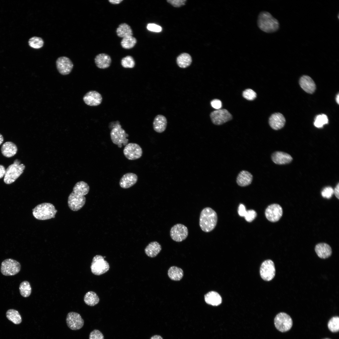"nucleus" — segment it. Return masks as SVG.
<instances>
[{
    "label": "nucleus",
    "mask_w": 339,
    "mask_h": 339,
    "mask_svg": "<svg viewBox=\"0 0 339 339\" xmlns=\"http://www.w3.org/2000/svg\"><path fill=\"white\" fill-rule=\"evenodd\" d=\"M89 190V185L84 181L77 182L73 188V191L68 198V205L72 210L76 211L81 209L84 205L87 195Z\"/></svg>",
    "instance_id": "1"
},
{
    "label": "nucleus",
    "mask_w": 339,
    "mask_h": 339,
    "mask_svg": "<svg viewBox=\"0 0 339 339\" xmlns=\"http://www.w3.org/2000/svg\"><path fill=\"white\" fill-rule=\"evenodd\" d=\"M218 221L216 212L210 207L203 208L201 211L199 218V224L201 229L208 233L215 227Z\"/></svg>",
    "instance_id": "2"
},
{
    "label": "nucleus",
    "mask_w": 339,
    "mask_h": 339,
    "mask_svg": "<svg viewBox=\"0 0 339 339\" xmlns=\"http://www.w3.org/2000/svg\"><path fill=\"white\" fill-rule=\"evenodd\" d=\"M257 24L261 30L267 33L275 32L279 28V24L277 20L266 11L260 13L258 17Z\"/></svg>",
    "instance_id": "3"
},
{
    "label": "nucleus",
    "mask_w": 339,
    "mask_h": 339,
    "mask_svg": "<svg viewBox=\"0 0 339 339\" xmlns=\"http://www.w3.org/2000/svg\"><path fill=\"white\" fill-rule=\"evenodd\" d=\"M32 211L34 217L39 220H46L54 218L57 212L53 205L46 202L37 205Z\"/></svg>",
    "instance_id": "4"
},
{
    "label": "nucleus",
    "mask_w": 339,
    "mask_h": 339,
    "mask_svg": "<svg viewBox=\"0 0 339 339\" xmlns=\"http://www.w3.org/2000/svg\"><path fill=\"white\" fill-rule=\"evenodd\" d=\"M18 159L14 160L13 164L9 165L6 170L4 181L9 184L14 182L23 173L25 166Z\"/></svg>",
    "instance_id": "5"
},
{
    "label": "nucleus",
    "mask_w": 339,
    "mask_h": 339,
    "mask_svg": "<svg viewBox=\"0 0 339 339\" xmlns=\"http://www.w3.org/2000/svg\"><path fill=\"white\" fill-rule=\"evenodd\" d=\"M129 135L126 133L125 130L121 128L119 123H117L112 129L110 132V136L112 143L117 145L121 148L122 144L126 146L128 144V139L126 138Z\"/></svg>",
    "instance_id": "6"
},
{
    "label": "nucleus",
    "mask_w": 339,
    "mask_h": 339,
    "mask_svg": "<svg viewBox=\"0 0 339 339\" xmlns=\"http://www.w3.org/2000/svg\"><path fill=\"white\" fill-rule=\"evenodd\" d=\"M91 271L94 274L100 275L107 272L109 269L108 263L101 255H97L93 258L90 266Z\"/></svg>",
    "instance_id": "7"
},
{
    "label": "nucleus",
    "mask_w": 339,
    "mask_h": 339,
    "mask_svg": "<svg viewBox=\"0 0 339 339\" xmlns=\"http://www.w3.org/2000/svg\"><path fill=\"white\" fill-rule=\"evenodd\" d=\"M21 269L20 263L12 259H7L3 260L1 266V272L6 276L14 275L18 273Z\"/></svg>",
    "instance_id": "8"
},
{
    "label": "nucleus",
    "mask_w": 339,
    "mask_h": 339,
    "mask_svg": "<svg viewBox=\"0 0 339 339\" xmlns=\"http://www.w3.org/2000/svg\"><path fill=\"white\" fill-rule=\"evenodd\" d=\"M274 323L277 329L281 332L289 331L293 325L291 317L284 312L280 313L276 315L274 319Z\"/></svg>",
    "instance_id": "9"
},
{
    "label": "nucleus",
    "mask_w": 339,
    "mask_h": 339,
    "mask_svg": "<svg viewBox=\"0 0 339 339\" xmlns=\"http://www.w3.org/2000/svg\"><path fill=\"white\" fill-rule=\"evenodd\" d=\"M170 236L174 241L177 242H181L187 237L188 231L187 227L185 225L177 223L171 228L170 232Z\"/></svg>",
    "instance_id": "10"
},
{
    "label": "nucleus",
    "mask_w": 339,
    "mask_h": 339,
    "mask_svg": "<svg viewBox=\"0 0 339 339\" xmlns=\"http://www.w3.org/2000/svg\"><path fill=\"white\" fill-rule=\"evenodd\" d=\"M260 274L262 278L266 281H270L274 277L275 268L273 261L267 260L263 261L260 268Z\"/></svg>",
    "instance_id": "11"
},
{
    "label": "nucleus",
    "mask_w": 339,
    "mask_h": 339,
    "mask_svg": "<svg viewBox=\"0 0 339 339\" xmlns=\"http://www.w3.org/2000/svg\"><path fill=\"white\" fill-rule=\"evenodd\" d=\"M125 157L128 159L134 160L140 158L142 156L143 150L137 144L129 143L125 147L123 150Z\"/></svg>",
    "instance_id": "12"
},
{
    "label": "nucleus",
    "mask_w": 339,
    "mask_h": 339,
    "mask_svg": "<svg viewBox=\"0 0 339 339\" xmlns=\"http://www.w3.org/2000/svg\"><path fill=\"white\" fill-rule=\"evenodd\" d=\"M210 117L213 123L216 125H221L232 118V115L225 109H220L212 112Z\"/></svg>",
    "instance_id": "13"
},
{
    "label": "nucleus",
    "mask_w": 339,
    "mask_h": 339,
    "mask_svg": "<svg viewBox=\"0 0 339 339\" xmlns=\"http://www.w3.org/2000/svg\"><path fill=\"white\" fill-rule=\"evenodd\" d=\"M283 211L282 207L277 204H273L268 206L265 211L266 218L269 221L275 222L282 217Z\"/></svg>",
    "instance_id": "14"
},
{
    "label": "nucleus",
    "mask_w": 339,
    "mask_h": 339,
    "mask_svg": "<svg viewBox=\"0 0 339 339\" xmlns=\"http://www.w3.org/2000/svg\"><path fill=\"white\" fill-rule=\"evenodd\" d=\"M66 321L68 327L73 330H79L84 324V320L78 313L71 312L67 314Z\"/></svg>",
    "instance_id": "15"
},
{
    "label": "nucleus",
    "mask_w": 339,
    "mask_h": 339,
    "mask_svg": "<svg viewBox=\"0 0 339 339\" xmlns=\"http://www.w3.org/2000/svg\"><path fill=\"white\" fill-rule=\"evenodd\" d=\"M56 65L58 72L62 75L69 74L73 66L71 60L68 57L65 56L58 57L56 60Z\"/></svg>",
    "instance_id": "16"
},
{
    "label": "nucleus",
    "mask_w": 339,
    "mask_h": 339,
    "mask_svg": "<svg viewBox=\"0 0 339 339\" xmlns=\"http://www.w3.org/2000/svg\"><path fill=\"white\" fill-rule=\"evenodd\" d=\"M83 100L86 105L90 106H97L101 103L102 97L98 92L91 90L87 92L84 96Z\"/></svg>",
    "instance_id": "17"
},
{
    "label": "nucleus",
    "mask_w": 339,
    "mask_h": 339,
    "mask_svg": "<svg viewBox=\"0 0 339 339\" xmlns=\"http://www.w3.org/2000/svg\"><path fill=\"white\" fill-rule=\"evenodd\" d=\"M285 122L284 117L280 113H276L272 114L270 117L269 120L270 126L275 130H278L282 128Z\"/></svg>",
    "instance_id": "18"
},
{
    "label": "nucleus",
    "mask_w": 339,
    "mask_h": 339,
    "mask_svg": "<svg viewBox=\"0 0 339 339\" xmlns=\"http://www.w3.org/2000/svg\"><path fill=\"white\" fill-rule=\"evenodd\" d=\"M138 180L136 174L132 173H126L123 175L119 181L121 187L124 189L129 188L135 185Z\"/></svg>",
    "instance_id": "19"
},
{
    "label": "nucleus",
    "mask_w": 339,
    "mask_h": 339,
    "mask_svg": "<svg viewBox=\"0 0 339 339\" xmlns=\"http://www.w3.org/2000/svg\"><path fill=\"white\" fill-rule=\"evenodd\" d=\"M299 83L301 88L308 93H313L316 89V85L314 82L308 76H302L300 79Z\"/></svg>",
    "instance_id": "20"
},
{
    "label": "nucleus",
    "mask_w": 339,
    "mask_h": 339,
    "mask_svg": "<svg viewBox=\"0 0 339 339\" xmlns=\"http://www.w3.org/2000/svg\"><path fill=\"white\" fill-rule=\"evenodd\" d=\"M272 159L276 164H283L290 163L293 159L291 156L287 153L277 151L272 154Z\"/></svg>",
    "instance_id": "21"
},
{
    "label": "nucleus",
    "mask_w": 339,
    "mask_h": 339,
    "mask_svg": "<svg viewBox=\"0 0 339 339\" xmlns=\"http://www.w3.org/2000/svg\"><path fill=\"white\" fill-rule=\"evenodd\" d=\"M315 250L318 256L322 259L327 258L332 254V250L330 246L326 243H320L315 246Z\"/></svg>",
    "instance_id": "22"
},
{
    "label": "nucleus",
    "mask_w": 339,
    "mask_h": 339,
    "mask_svg": "<svg viewBox=\"0 0 339 339\" xmlns=\"http://www.w3.org/2000/svg\"><path fill=\"white\" fill-rule=\"evenodd\" d=\"M96 66L100 69H105L110 67L111 63L110 56L105 53L100 54L96 56L94 59Z\"/></svg>",
    "instance_id": "23"
},
{
    "label": "nucleus",
    "mask_w": 339,
    "mask_h": 339,
    "mask_svg": "<svg viewBox=\"0 0 339 339\" xmlns=\"http://www.w3.org/2000/svg\"><path fill=\"white\" fill-rule=\"evenodd\" d=\"M167 125V120L164 116L159 115L155 116L153 122V129L155 132L159 133L164 132Z\"/></svg>",
    "instance_id": "24"
},
{
    "label": "nucleus",
    "mask_w": 339,
    "mask_h": 339,
    "mask_svg": "<svg viewBox=\"0 0 339 339\" xmlns=\"http://www.w3.org/2000/svg\"><path fill=\"white\" fill-rule=\"evenodd\" d=\"M17 150L16 145L11 142H6L3 144L1 148V152L2 154L7 158L13 156L16 154Z\"/></svg>",
    "instance_id": "25"
},
{
    "label": "nucleus",
    "mask_w": 339,
    "mask_h": 339,
    "mask_svg": "<svg viewBox=\"0 0 339 339\" xmlns=\"http://www.w3.org/2000/svg\"><path fill=\"white\" fill-rule=\"evenodd\" d=\"M252 178V175L250 172L245 170H242L239 174L236 181L239 186H245L251 184Z\"/></svg>",
    "instance_id": "26"
},
{
    "label": "nucleus",
    "mask_w": 339,
    "mask_h": 339,
    "mask_svg": "<svg viewBox=\"0 0 339 339\" xmlns=\"http://www.w3.org/2000/svg\"><path fill=\"white\" fill-rule=\"evenodd\" d=\"M204 299L207 304L214 306L220 305L222 301L220 295L218 293L213 291L206 294L204 296Z\"/></svg>",
    "instance_id": "27"
},
{
    "label": "nucleus",
    "mask_w": 339,
    "mask_h": 339,
    "mask_svg": "<svg viewBox=\"0 0 339 339\" xmlns=\"http://www.w3.org/2000/svg\"><path fill=\"white\" fill-rule=\"evenodd\" d=\"M162 249L161 245L157 241L150 243L145 249V253L148 256L154 257L160 252Z\"/></svg>",
    "instance_id": "28"
},
{
    "label": "nucleus",
    "mask_w": 339,
    "mask_h": 339,
    "mask_svg": "<svg viewBox=\"0 0 339 339\" xmlns=\"http://www.w3.org/2000/svg\"><path fill=\"white\" fill-rule=\"evenodd\" d=\"M116 32L117 36L122 38L131 36L133 35L131 27L125 23L120 24L116 29Z\"/></svg>",
    "instance_id": "29"
},
{
    "label": "nucleus",
    "mask_w": 339,
    "mask_h": 339,
    "mask_svg": "<svg viewBox=\"0 0 339 339\" xmlns=\"http://www.w3.org/2000/svg\"><path fill=\"white\" fill-rule=\"evenodd\" d=\"M168 274L170 278L174 281H179L183 276L182 270L175 266L171 267L168 270Z\"/></svg>",
    "instance_id": "30"
},
{
    "label": "nucleus",
    "mask_w": 339,
    "mask_h": 339,
    "mask_svg": "<svg viewBox=\"0 0 339 339\" xmlns=\"http://www.w3.org/2000/svg\"><path fill=\"white\" fill-rule=\"evenodd\" d=\"M176 62L178 65L179 67L185 68L191 65L192 62V58L189 54L187 53H183L177 57Z\"/></svg>",
    "instance_id": "31"
},
{
    "label": "nucleus",
    "mask_w": 339,
    "mask_h": 339,
    "mask_svg": "<svg viewBox=\"0 0 339 339\" xmlns=\"http://www.w3.org/2000/svg\"><path fill=\"white\" fill-rule=\"evenodd\" d=\"M6 315L7 318L14 324L18 325L22 322V317L19 312L16 310L8 309L6 312Z\"/></svg>",
    "instance_id": "32"
},
{
    "label": "nucleus",
    "mask_w": 339,
    "mask_h": 339,
    "mask_svg": "<svg viewBox=\"0 0 339 339\" xmlns=\"http://www.w3.org/2000/svg\"><path fill=\"white\" fill-rule=\"evenodd\" d=\"M84 300L87 305L90 306H94L98 303L100 299L96 293L90 291L88 292L85 294Z\"/></svg>",
    "instance_id": "33"
},
{
    "label": "nucleus",
    "mask_w": 339,
    "mask_h": 339,
    "mask_svg": "<svg viewBox=\"0 0 339 339\" xmlns=\"http://www.w3.org/2000/svg\"><path fill=\"white\" fill-rule=\"evenodd\" d=\"M19 290L20 294L23 297L26 298L29 296L31 292L30 283L26 281L21 282L19 285Z\"/></svg>",
    "instance_id": "34"
},
{
    "label": "nucleus",
    "mask_w": 339,
    "mask_h": 339,
    "mask_svg": "<svg viewBox=\"0 0 339 339\" xmlns=\"http://www.w3.org/2000/svg\"><path fill=\"white\" fill-rule=\"evenodd\" d=\"M137 42L135 38L131 36H127L123 38L121 41L122 47L126 49H130L133 48Z\"/></svg>",
    "instance_id": "35"
},
{
    "label": "nucleus",
    "mask_w": 339,
    "mask_h": 339,
    "mask_svg": "<svg viewBox=\"0 0 339 339\" xmlns=\"http://www.w3.org/2000/svg\"><path fill=\"white\" fill-rule=\"evenodd\" d=\"M29 46L34 49H40L43 46L44 41L41 37L34 36L30 38L28 41Z\"/></svg>",
    "instance_id": "36"
},
{
    "label": "nucleus",
    "mask_w": 339,
    "mask_h": 339,
    "mask_svg": "<svg viewBox=\"0 0 339 339\" xmlns=\"http://www.w3.org/2000/svg\"><path fill=\"white\" fill-rule=\"evenodd\" d=\"M328 120L327 116L324 114L317 115L314 122V126L317 128H321L328 123Z\"/></svg>",
    "instance_id": "37"
},
{
    "label": "nucleus",
    "mask_w": 339,
    "mask_h": 339,
    "mask_svg": "<svg viewBox=\"0 0 339 339\" xmlns=\"http://www.w3.org/2000/svg\"><path fill=\"white\" fill-rule=\"evenodd\" d=\"M328 327L329 330L332 332L338 331L339 330V317L335 316L332 317L328 322Z\"/></svg>",
    "instance_id": "38"
},
{
    "label": "nucleus",
    "mask_w": 339,
    "mask_h": 339,
    "mask_svg": "<svg viewBox=\"0 0 339 339\" xmlns=\"http://www.w3.org/2000/svg\"><path fill=\"white\" fill-rule=\"evenodd\" d=\"M121 64L124 68H132L135 66V62L132 57L128 56L122 59Z\"/></svg>",
    "instance_id": "39"
},
{
    "label": "nucleus",
    "mask_w": 339,
    "mask_h": 339,
    "mask_svg": "<svg viewBox=\"0 0 339 339\" xmlns=\"http://www.w3.org/2000/svg\"><path fill=\"white\" fill-rule=\"evenodd\" d=\"M243 96L247 100H252L256 98V94L252 89H245L243 92Z\"/></svg>",
    "instance_id": "40"
},
{
    "label": "nucleus",
    "mask_w": 339,
    "mask_h": 339,
    "mask_svg": "<svg viewBox=\"0 0 339 339\" xmlns=\"http://www.w3.org/2000/svg\"><path fill=\"white\" fill-rule=\"evenodd\" d=\"M256 211L254 210L250 209L246 211L244 217L247 222H251L256 218Z\"/></svg>",
    "instance_id": "41"
},
{
    "label": "nucleus",
    "mask_w": 339,
    "mask_h": 339,
    "mask_svg": "<svg viewBox=\"0 0 339 339\" xmlns=\"http://www.w3.org/2000/svg\"><path fill=\"white\" fill-rule=\"evenodd\" d=\"M334 193V190L331 187L328 186L324 188L321 192V195L324 198H330Z\"/></svg>",
    "instance_id": "42"
},
{
    "label": "nucleus",
    "mask_w": 339,
    "mask_h": 339,
    "mask_svg": "<svg viewBox=\"0 0 339 339\" xmlns=\"http://www.w3.org/2000/svg\"><path fill=\"white\" fill-rule=\"evenodd\" d=\"M89 339H104V336L100 331L94 330L90 333Z\"/></svg>",
    "instance_id": "43"
},
{
    "label": "nucleus",
    "mask_w": 339,
    "mask_h": 339,
    "mask_svg": "<svg viewBox=\"0 0 339 339\" xmlns=\"http://www.w3.org/2000/svg\"><path fill=\"white\" fill-rule=\"evenodd\" d=\"M168 3L176 7H179L185 4L186 2L185 0H168Z\"/></svg>",
    "instance_id": "44"
},
{
    "label": "nucleus",
    "mask_w": 339,
    "mask_h": 339,
    "mask_svg": "<svg viewBox=\"0 0 339 339\" xmlns=\"http://www.w3.org/2000/svg\"><path fill=\"white\" fill-rule=\"evenodd\" d=\"M147 29L151 31L159 32L161 31V27L154 24H149L147 26Z\"/></svg>",
    "instance_id": "45"
},
{
    "label": "nucleus",
    "mask_w": 339,
    "mask_h": 339,
    "mask_svg": "<svg viewBox=\"0 0 339 339\" xmlns=\"http://www.w3.org/2000/svg\"><path fill=\"white\" fill-rule=\"evenodd\" d=\"M211 104L213 108L217 110L220 109L222 106L221 101L220 100L217 99L213 100L211 102Z\"/></svg>",
    "instance_id": "46"
},
{
    "label": "nucleus",
    "mask_w": 339,
    "mask_h": 339,
    "mask_svg": "<svg viewBox=\"0 0 339 339\" xmlns=\"http://www.w3.org/2000/svg\"><path fill=\"white\" fill-rule=\"evenodd\" d=\"M246 211L245 206L242 204H240L238 210L239 215L240 216L244 217Z\"/></svg>",
    "instance_id": "47"
},
{
    "label": "nucleus",
    "mask_w": 339,
    "mask_h": 339,
    "mask_svg": "<svg viewBox=\"0 0 339 339\" xmlns=\"http://www.w3.org/2000/svg\"><path fill=\"white\" fill-rule=\"evenodd\" d=\"M6 170L4 166L0 164V179L3 178L5 175Z\"/></svg>",
    "instance_id": "48"
},
{
    "label": "nucleus",
    "mask_w": 339,
    "mask_h": 339,
    "mask_svg": "<svg viewBox=\"0 0 339 339\" xmlns=\"http://www.w3.org/2000/svg\"><path fill=\"white\" fill-rule=\"evenodd\" d=\"M339 184L338 183L336 187H335L334 190V193L335 194L336 197L339 199Z\"/></svg>",
    "instance_id": "49"
},
{
    "label": "nucleus",
    "mask_w": 339,
    "mask_h": 339,
    "mask_svg": "<svg viewBox=\"0 0 339 339\" xmlns=\"http://www.w3.org/2000/svg\"><path fill=\"white\" fill-rule=\"evenodd\" d=\"M123 1V0H110L109 1L111 3L113 4H118L120 3L121 2Z\"/></svg>",
    "instance_id": "50"
},
{
    "label": "nucleus",
    "mask_w": 339,
    "mask_h": 339,
    "mask_svg": "<svg viewBox=\"0 0 339 339\" xmlns=\"http://www.w3.org/2000/svg\"><path fill=\"white\" fill-rule=\"evenodd\" d=\"M150 339H163V338L160 336L155 335L152 336Z\"/></svg>",
    "instance_id": "51"
},
{
    "label": "nucleus",
    "mask_w": 339,
    "mask_h": 339,
    "mask_svg": "<svg viewBox=\"0 0 339 339\" xmlns=\"http://www.w3.org/2000/svg\"><path fill=\"white\" fill-rule=\"evenodd\" d=\"M4 140L3 137L1 134H0V145L3 143Z\"/></svg>",
    "instance_id": "52"
},
{
    "label": "nucleus",
    "mask_w": 339,
    "mask_h": 339,
    "mask_svg": "<svg viewBox=\"0 0 339 339\" xmlns=\"http://www.w3.org/2000/svg\"><path fill=\"white\" fill-rule=\"evenodd\" d=\"M336 101L337 103L339 104V94H338L337 95L336 97Z\"/></svg>",
    "instance_id": "53"
},
{
    "label": "nucleus",
    "mask_w": 339,
    "mask_h": 339,
    "mask_svg": "<svg viewBox=\"0 0 339 339\" xmlns=\"http://www.w3.org/2000/svg\"><path fill=\"white\" fill-rule=\"evenodd\" d=\"M328 339V338H325V339Z\"/></svg>",
    "instance_id": "54"
}]
</instances>
